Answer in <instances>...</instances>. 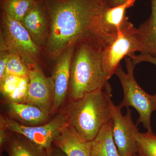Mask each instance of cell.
I'll use <instances>...</instances> for the list:
<instances>
[{"mask_svg": "<svg viewBox=\"0 0 156 156\" xmlns=\"http://www.w3.org/2000/svg\"><path fill=\"white\" fill-rule=\"evenodd\" d=\"M137 154L140 156H156V134L148 131L140 133L137 137Z\"/></svg>", "mask_w": 156, "mask_h": 156, "instance_id": "19", "label": "cell"}, {"mask_svg": "<svg viewBox=\"0 0 156 156\" xmlns=\"http://www.w3.org/2000/svg\"><path fill=\"white\" fill-rule=\"evenodd\" d=\"M75 50V47L68 48L55 61L51 76L54 87L53 114L62 105L67 96L69 88L71 66Z\"/></svg>", "mask_w": 156, "mask_h": 156, "instance_id": "11", "label": "cell"}, {"mask_svg": "<svg viewBox=\"0 0 156 156\" xmlns=\"http://www.w3.org/2000/svg\"><path fill=\"white\" fill-rule=\"evenodd\" d=\"M127 0H105L107 6L110 8L119 5L125 2Z\"/></svg>", "mask_w": 156, "mask_h": 156, "instance_id": "26", "label": "cell"}, {"mask_svg": "<svg viewBox=\"0 0 156 156\" xmlns=\"http://www.w3.org/2000/svg\"><path fill=\"white\" fill-rule=\"evenodd\" d=\"M9 132L6 128L4 116L1 115L0 117V146L1 147L5 145L8 141L10 136Z\"/></svg>", "mask_w": 156, "mask_h": 156, "instance_id": "25", "label": "cell"}, {"mask_svg": "<svg viewBox=\"0 0 156 156\" xmlns=\"http://www.w3.org/2000/svg\"><path fill=\"white\" fill-rule=\"evenodd\" d=\"M111 120L91 141L92 156H120L113 136Z\"/></svg>", "mask_w": 156, "mask_h": 156, "instance_id": "16", "label": "cell"}, {"mask_svg": "<svg viewBox=\"0 0 156 156\" xmlns=\"http://www.w3.org/2000/svg\"><path fill=\"white\" fill-rule=\"evenodd\" d=\"M132 156H140L138 154H134Z\"/></svg>", "mask_w": 156, "mask_h": 156, "instance_id": "28", "label": "cell"}, {"mask_svg": "<svg viewBox=\"0 0 156 156\" xmlns=\"http://www.w3.org/2000/svg\"><path fill=\"white\" fill-rule=\"evenodd\" d=\"M21 77L14 75L6 76L0 81L1 92L7 98L18 86Z\"/></svg>", "mask_w": 156, "mask_h": 156, "instance_id": "22", "label": "cell"}, {"mask_svg": "<svg viewBox=\"0 0 156 156\" xmlns=\"http://www.w3.org/2000/svg\"><path fill=\"white\" fill-rule=\"evenodd\" d=\"M14 134V136H9L6 143L9 156H50L46 150L22 135Z\"/></svg>", "mask_w": 156, "mask_h": 156, "instance_id": "17", "label": "cell"}, {"mask_svg": "<svg viewBox=\"0 0 156 156\" xmlns=\"http://www.w3.org/2000/svg\"><path fill=\"white\" fill-rule=\"evenodd\" d=\"M53 144L66 156H92L91 141L84 139L67 126L56 136Z\"/></svg>", "mask_w": 156, "mask_h": 156, "instance_id": "13", "label": "cell"}, {"mask_svg": "<svg viewBox=\"0 0 156 156\" xmlns=\"http://www.w3.org/2000/svg\"><path fill=\"white\" fill-rule=\"evenodd\" d=\"M150 1L151 15L137 28L142 47L141 53L156 57V0Z\"/></svg>", "mask_w": 156, "mask_h": 156, "instance_id": "15", "label": "cell"}, {"mask_svg": "<svg viewBox=\"0 0 156 156\" xmlns=\"http://www.w3.org/2000/svg\"><path fill=\"white\" fill-rule=\"evenodd\" d=\"M48 9L50 31L44 51L55 61L67 49L83 42L103 50L113 41L105 34L101 17L105 0H43Z\"/></svg>", "mask_w": 156, "mask_h": 156, "instance_id": "1", "label": "cell"}, {"mask_svg": "<svg viewBox=\"0 0 156 156\" xmlns=\"http://www.w3.org/2000/svg\"></svg>", "mask_w": 156, "mask_h": 156, "instance_id": "29", "label": "cell"}, {"mask_svg": "<svg viewBox=\"0 0 156 156\" xmlns=\"http://www.w3.org/2000/svg\"><path fill=\"white\" fill-rule=\"evenodd\" d=\"M1 11L21 22L26 14L38 0H0Z\"/></svg>", "mask_w": 156, "mask_h": 156, "instance_id": "18", "label": "cell"}, {"mask_svg": "<svg viewBox=\"0 0 156 156\" xmlns=\"http://www.w3.org/2000/svg\"><path fill=\"white\" fill-rule=\"evenodd\" d=\"M111 97V88L96 90L77 100L69 99L60 112L69 128L91 141L112 120Z\"/></svg>", "mask_w": 156, "mask_h": 156, "instance_id": "2", "label": "cell"}, {"mask_svg": "<svg viewBox=\"0 0 156 156\" xmlns=\"http://www.w3.org/2000/svg\"><path fill=\"white\" fill-rule=\"evenodd\" d=\"M135 65L141 62H147L156 66V57L145 53H140L138 55L133 54L129 56Z\"/></svg>", "mask_w": 156, "mask_h": 156, "instance_id": "23", "label": "cell"}, {"mask_svg": "<svg viewBox=\"0 0 156 156\" xmlns=\"http://www.w3.org/2000/svg\"><path fill=\"white\" fill-rule=\"evenodd\" d=\"M102 51L89 42H83L76 47L71 66L70 100H77L87 93L111 88L102 66Z\"/></svg>", "mask_w": 156, "mask_h": 156, "instance_id": "3", "label": "cell"}, {"mask_svg": "<svg viewBox=\"0 0 156 156\" xmlns=\"http://www.w3.org/2000/svg\"><path fill=\"white\" fill-rule=\"evenodd\" d=\"M136 0H127L125 2L116 6H106L101 17V25L105 34L113 41L118 33L130 23L126 15V10L134 5Z\"/></svg>", "mask_w": 156, "mask_h": 156, "instance_id": "12", "label": "cell"}, {"mask_svg": "<svg viewBox=\"0 0 156 156\" xmlns=\"http://www.w3.org/2000/svg\"><path fill=\"white\" fill-rule=\"evenodd\" d=\"M1 36L7 50L22 59L29 69L40 65L41 50L21 23L1 11Z\"/></svg>", "mask_w": 156, "mask_h": 156, "instance_id": "5", "label": "cell"}, {"mask_svg": "<svg viewBox=\"0 0 156 156\" xmlns=\"http://www.w3.org/2000/svg\"><path fill=\"white\" fill-rule=\"evenodd\" d=\"M7 110L9 118L26 126L44 124L48 122L50 116L38 107L29 103L8 101Z\"/></svg>", "mask_w": 156, "mask_h": 156, "instance_id": "14", "label": "cell"}, {"mask_svg": "<svg viewBox=\"0 0 156 156\" xmlns=\"http://www.w3.org/2000/svg\"><path fill=\"white\" fill-rule=\"evenodd\" d=\"M59 150L57 151V150H56L54 151L52 149L51 153H50V156H66L62 151L60 150Z\"/></svg>", "mask_w": 156, "mask_h": 156, "instance_id": "27", "label": "cell"}, {"mask_svg": "<svg viewBox=\"0 0 156 156\" xmlns=\"http://www.w3.org/2000/svg\"><path fill=\"white\" fill-rule=\"evenodd\" d=\"M29 69L22 59L16 54L11 53L3 78L9 75L25 77H29Z\"/></svg>", "mask_w": 156, "mask_h": 156, "instance_id": "20", "label": "cell"}, {"mask_svg": "<svg viewBox=\"0 0 156 156\" xmlns=\"http://www.w3.org/2000/svg\"><path fill=\"white\" fill-rule=\"evenodd\" d=\"M4 117L6 128L9 132L24 136L46 150L49 154L54 140L67 126L65 118L61 112L44 124L35 126H24L9 117Z\"/></svg>", "mask_w": 156, "mask_h": 156, "instance_id": "7", "label": "cell"}, {"mask_svg": "<svg viewBox=\"0 0 156 156\" xmlns=\"http://www.w3.org/2000/svg\"><path fill=\"white\" fill-rule=\"evenodd\" d=\"M11 53L8 50H0V81L4 75Z\"/></svg>", "mask_w": 156, "mask_h": 156, "instance_id": "24", "label": "cell"}, {"mask_svg": "<svg viewBox=\"0 0 156 156\" xmlns=\"http://www.w3.org/2000/svg\"><path fill=\"white\" fill-rule=\"evenodd\" d=\"M36 44L44 50L50 31L49 13L43 0H38L32 6L21 22Z\"/></svg>", "mask_w": 156, "mask_h": 156, "instance_id": "10", "label": "cell"}, {"mask_svg": "<svg viewBox=\"0 0 156 156\" xmlns=\"http://www.w3.org/2000/svg\"><path fill=\"white\" fill-rule=\"evenodd\" d=\"M126 72L119 65L115 74L119 80L122 88L124 97L119 106L129 108L132 107L136 110L139 116L136 125L142 123L148 131H153L151 126V116L156 110V93L151 95L145 92L136 83L134 78V64L130 57H126Z\"/></svg>", "mask_w": 156, "mask_h": 156, "instance_id": "4", "label": "cell"}, {"mask_svg": "<svg viewBox=\"0 0 156 156\" xmlns=\"http://www.w3.org/2000/svg\"><path fill=\"white\" fill-rule=\"evenodd\" d=\"M122 109L119 105L112 102L113 136L120 156H132L138 152L137 137L140 132L132 120L131 109L127 108L125 115Z\"/></svg>", "mask_w": 156, "mask_h": 156, "instance_id": "8", "label": "cell"}, {"mask_svg": "<svg viewBox=\"0 0 156 156\" xmlns=\"http://www.w3.org/2000/svg\"><path fill=\"white\" fill-rule=\"evenodd\" d=\"M136 52L142 53V45L137 28L130 22L119 32L114 41L101 51L102 66L108 79L115 74L123 58Z\"/></svg>", "mask_w": 156, "mask_h": 156, "instance_id": "6", "label": "cell"}, {"mask_svg": "<svg viewBox=\"0 0 156 156\" xmlns=\"http://www.w3.org/2000/svg\"><path fill=\"white\" fill-rule=\"evenodd\" d=\"M29 78L21 77L18 86L7 97L8 101L17 103H27L28 95Z\"/></svg>", "mask_w": 156, "mask_h": 156, "instance_id": "21", "label": "cell"}, {"mask_svg": "<svg viewBox=\"0 0 156 156\" xmlns=\"http://www.w3.org/2000/svg\"><path fill=\"white\" fill-rule=\"evenodd\" d=\"M29 84L27 103L53 114L54 87L51 77H47L40 65L29 69Z\"/></svg>", "mask_w": 156, "mask_h": 156, "instance_id": "9", "label": "cell"}]
</instances>
